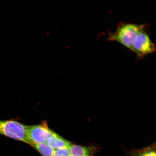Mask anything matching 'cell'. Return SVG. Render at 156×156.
Listing matches in <instances>:
<instances>
[{
    "label": "cell",
    "instance_id": "6da1fadb",
    "mask_svg": "<svg viewBox=\"0 0 156 156\" xmlns=\"http://www.w3.org/2000/svg\"><path fill=\"white\" fill-rule=\"evenodd\" d=\"M146 25L120 23L114 32L109 33L107 40L118 42L131 50L140 33Z\"/></svg>",
    "mask_w": 156,
    "mask_h": 156
},
{
    "label": "cell",
    "instance_id": "7a4b0ae2",
    "mask_svg": "<svg viewBox=\"0 0 156 156\" xmlns=\"http://www.w3.org/2000/svg\"><path fill=\"white\" fill-rule=\"evenodd\" d=\"M28 126L13 120H0V134L12 139L34 145L28 137Z\"/></svg>",
    "mask_w": 156,
    "mask_h": 156
},
{
    "label": "cell",
    "instance_id": "3957f363",
    "mask_svg": "<svg viewBox=\"0 0 156 156\" xmlns=\"http://www.w3.org/2000/svg\"><path fill=\"white\" fill-rule=\"evenodd\" d=\"M149 27L147 24L140 32L132 47L131 51L135 53L138 58H144L155 52V46L152 41L148 31Z\"/></svg>",
    "mask_w": 156,
    "mask_h": 156
},
{
    "label": "cell",
    "instance_id": "277c9868",
    "mask_svg": "<svg viewBox=\"0 0 156 156\" xmlns=\"http://www.w3.org/2000/svg\"><path fill=\"white\" fill-rule=\"evenodd\" d=\"M28 135L34 144L46 143L48 138L55 133L46 122L37 125L28 126Z\"/></svg>",
    "mask_w": 156,
    "mask_h": 156
},
{
    "label": "cell",
    "instance_id": "5b68a950",
    "mask_svg": "<svg viewBox=\"0 0 156 156\" xmlns=\"http://www.w3.org/2000/svg\"><path fill=\"white\" fill-rule=\"evenodd\" d=\"M71 156H87L93 155L97 151L94 146H83L71 144L68 148Z\"/></svg>",
    "mask_w": 156,
    "mask_h": 156
},
{
    "label": "cell",
    "instance_id": "8992f818",
    "mask_svg": "<svg viewBox=\"0 0 156 156\" xmlns=\"http://www.w3.org/2000/svg\"><path fill=\"white\" fill-rule=\"evenodd\" d=\"M46 144L54 150L68 148L71 144L56 133L48 138Z\"/></svg>",
    "mask_w": 156,
    "mask_h": 156
},
{
    "label": "cell",
    "instance_id": "52a82bcc",
    "mask_svg": "<svg viewBox=\"0 0 156 156\" xmlns=\"http://www.w3.org/2000/svg\"><path fill=\"white\" fill-rule=\"evenodd\" d=\"M155 144L140 150H133L130 153L131 156H156Z\"/></svg>",
    "mask_w": 156,
    "mask_h": 156
},
{
    "label": "cell",
    "instance_id": "ba28073f",
    "mask_svg": "<svg viewBox=\"0 0 156 156\" xmlns=\"http://www.w3.org/2000/svg\"><path fill=\"white\" fill-rule=\"evenodd\" d=\"M32 146L43 156H53L54 149L46 143L34 144Z\"/></svg>",
    "mask_w": 156,
    "mask_h": 156
},
{
    "label": "cell",
    "instance_id": "9c48e42d",
    "mask_svg": "<svg viewBox=\"0 0 156 156\" xmlns=\"http://www.w3.org/2000/svg\"><path fill=\"white\" fill-rule=\"evenodd\" d=\"M53 156H71L68 148L55 149Z\"/></svg>",
    "mask_w": 156,
    "mask_h": 156
},
{
    "label": "cell",
    "instance_id": "30bf717a",
    "mask_svg": "<svg viewBox=\"0 0 156 156\" xmlns=\"http://www.w3.org/2000/svg\"><path fill=\"white\" fill-rule=\"evenodd\" d=\"M87 156H93V155H88Z\"/></svg>",
    "mask_w": 156,
    "mask_h": 156
}]
</instances>
